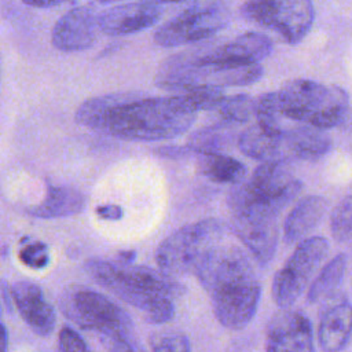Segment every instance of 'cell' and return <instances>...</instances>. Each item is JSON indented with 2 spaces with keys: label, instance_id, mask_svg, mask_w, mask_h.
<instances>
[{
  "label": "cell",
  "instance_id": "cell-15",
  "mask_svg": "<svg viewBox=\"0 0 352 352\" xmlns=\"http://www.w3.org/2000/svg\"><path fill=\"white\" fill-rule=\"evenodd\" d=\"M16 309L25 323L38 336L48 337L55 327V309L45 300L43 290L33 282L19 280L11 286Z\"/></svg>",
  "mask_w": 352,
  "mask_h": 352
},
{
  "label": "cell",
  "instance_id": "cell-27",
  "mask_svg": "<svg viewBox=\"0 0 352 352\" xmlns=\"http://www.w3.org/2000/svg\"><path fill=\"white\" fill-rule=\"evenodd\" d=\"M330 231L334 239L344 242L352 238V195L342 198L331 212Z\"/></svg>",
  "mask_w": 352,
  "mask_h": 352
},
{
  "label": "cell",
  "instance_id": "cell-25",
  "mask_svg": "<svg viewBox=\"0 0 352 352\" xmlns=\"http://www.w3.org/2000/svg\"><path fill=\"white\" fill-rule=\"evenodd\" d=\"M138 98L135 94H109L99 98H92L85 100L76 111V121L84 126H91L92 122L107 109L120 104L122 102Z\"/></svg>",
  "mask_w": 352,
  "mask_h": 352
},
{
  "label": "cell",
  "instance_id": "cell-17",
  "mask_svg": "<svg viewBox=\"0 0 352 352\" xmlns=\"http://www.w3.org/2000/svg\"><path fill=\"white\" fill-rule=\"evenodd\" d=\"M352 337V305L348 301H337L329 305L320 315L318 326V342L323 352L342 351Z\"/></svg>",
  "mask_w": 352,
  "mask_h": 352
},
{
  "label": "cell",
  "instance_id": "cell-31",
  "mask_svg": "<svg viewBox=\"0 0 352 352\" xmlns=\"http://www.w3.org/2000/svg\"><path fill=\"white\" fill-rule=\"evenodd\" d=\"M173 316H175V305H173L172 300L166 298V297L160 298L150 308V311L146 312V320L150 323H155V324L166 323L170 319H173Z\"/></svg>",
  "mask_w": 352,
  "mask_h": 352
},
{
  "label": "cell",
  "instance_id": "cell-20",
  "mask_svg": "<svg viewBox=\"0 0 352 352\" xmlns=\"http://www.w3.org/2000/svg\"><path fill=\"white\" fill-rule=\"evenodd\" d=\"M283 131L274 133L264 129L258 124H254L239 133L236 140L238 148L242 154L253 160L268 161L275 158H285L282 140Z\"/></svg>",
  "mask_w": 352,
  "mask_h": 352
},
{
  "label": "cell",
  "instance_id": "cell-13",
  "mask_svg": "<svg viewBox=\"0 0 352 352\" xmlns=\"http://www.w3.org/2000/svg\"><path fill=\"white\" fill-rule=\"evenodd\" d=\"M99 15L89 6H81L62 15L55 23L51 41L63 52H78L94 45L99 32Z\"/></svg>",
  "mask_w": 352,
  "mask_h": 352
},
{
  "label": "cell",
  "instance_id": "cell-38",
  "mask_svg": "<svg viewBox=\"0 0 352 352\" xmlns=\"http://www.w3.org/2000/svg\"><path fill=\"white\" fill-rule=\"evenodd\" d=\"M8 348V334L6 326L0 322V352H7Z\"/></svg>",
  "mask_w": 352,
  "mask_h": 352
},
{
  "label": "cell",
  "instance_id": "cell-19",
  "mask_svg": "<svg viewBox=\"0 0 352 352\" xmlns=\"http://www.w3.org/2000/svg\"><path fill=\"white\" fill-rule=\"evenodd\" d=\"M282 140L285 158L318 160L331 148V140L324 131L311 125L285 129Z\"/></svg>",
  "mask_w": 352,
  "mask_h": 352
},
{
  "label": "cell",
  "instance_id": "cell-14",
  "mask_svg": "<svg viewBox=\"0 0 352 352\" xmlns=\"http://www.w3.org/2000/svg\"><path fill=\"white\" fill-rule=\"evenodd\" d=\"M162 10L153 1H135L111 7L99 18V30L109 36H124L144 30L161 18Z\"/></svg>",
  "mask_w": 352,
  "mask_h": 352
},
{
  "label": "cell",
  "instance_id": "cell-9",
  "mask_svg": "<svg viewBox=\"0 0 352 352\" xmlns=\"http://www.w3.org/2000/svg\"><path fill=\"white\" fill-rule=\"evenodd\" d=\"M327 252L329 242L323 236H309L298 242L272 280V300L279 308H290L297 301Z\"/></svg>",
  "mask_w": 352,
  "mask_h": 352
},
{
  "label": "cell",
  "instance_id": "cell-29",
  "mask_svg": "<svg viewBox=\"0 0 352 352\" xmlns=\"http://www.w3.org/2000/svg\"><path fill=\"white\" fill-rule=\"evenodd\" d=\"M19 260L22 261L23 265L29 268L41 270L50 261L48 248L43 242H32L29 245H25L19 250Z\"/></svg>",
  "mask_w": 352,
  "mask_h": 352
},
{
  "label": "cell",
  "instance_id": "cell-41",
  "mask_svg": "<svg viewBox=\"0 0 352 352\" xmlns=\"http://www.w3.org/2000/svg\"><path fill=\"white\" fill-rule=\"evenodd\" d=\"M0 316H1V307H0Z\"/></svg>",
  "mask_w": 352,
  "mask_h": 352
},
{
  "label": "cell",
  "instance_id": "cell-28",
  "mask_svg": "<svg viewBox=\"0 0 352 352\" xmlns=\"http://www.w3.org/2000/svg\"><path fill=\"white\" fill-rule=\"evenodd\" d=\"M151 352H191L190 341L182 331L166 330L150 338Z\"/></svg>",
  "mask_w": 352,
  "mask_h": 352
},
{
  "label": "cell",
  "instance_id": "cell-7",
  "mask_svg": "<svg viewBox=\"0 0 352 352\" xmlns=\"http://www.w3.org/2000/svg\"><path fill=\"white\" fill-rule=\"evenodd\" d=\"M223 234V223L213 217L180 227L168 235L155 250L160 271L173 278L192 274L205 253L221 242Z\"/></svg>",
  "mask_w": 352,
  "mask_h": 352
},
{
  "label": "cell",
  "instance_id": "cell-36",
  "mask_svg": "<svg viewBox=\"0 0 352 352\" xmlns=\"http://www.w3.org/2000/svg\"><path fill=\"white\" fill-rule=\"evenodd\" d=\"M188 150V147H160L158 150H155V153L158 155H162V157H176L186 153Z\"/></svg>",
  "mask_w": 352,
  "mask_h": 352
},
{
  "label": "cell",
  "instance_id": "cell-22",
  "mask_svg": "<svg viewBox=\"0 0 352 352\" xmlns=\"http://www.w3.org/2000/svg\"><path fill=\"white\" fill-rule=\"evenodd\" d=\"M197 166L204 176L216 183L236 184L246 176V168L241 161L221 153L199 154Z\"/></svg>",
  "mask_w": 352,
  "mask_h": 352
},
{
  "label": "cell",
  "instance_id": "cell-21",
  "mask_svg": "<svg viewBox=\"0 0 352 352\" xmlns=\"http://www.w3.org/2000/svg\"><path fill=\"white\" fill-rule=\"evenodd\" d=\"M85 208V195L72 187L51 186L41 204L28 212L40 219H56L73 216L82 212Z\"/></svg>",
  "mask_w": 352,
  "mask_h": 352
},
{
  "label": "cell",
  "instance_id": "cell-8",
  "mask_svg": "<svg viewBox=\"0 0 352 352\" xmlns=\"http://www.w3.org/2000/svg\"><path fill=\"white\" fill-rule=\"evenodd\" d=\"M239 12L243 19L276 33L292 45L308 34L315 18L312 0H246Z\"/></svg>",
  "mask_w": 352,
  "mask_h": 352
},
{
  "label": "cell",
  "instance_id": "cell-10",
  "mask_svg": "<svg viewBox=\"0 0 352 352\" xmlns=\"http://www.w3.org/2000/svg\"><path fill=\"white\" fill-rule=\"evenodd\" d=\"M230 22V12L220 1L192 6L170 21L161 25L153 36L161 47H176L205 40L224 29Z\"/></svg>",
  "mask_w": 352,
  "mask_h": 352
},
{
  "label": "cell",
  "instance_id": "cell-24",
  "mask_svg": "<svg viewBox=\"0 0 352 352\" xmlns=\"http://www.w3.org/2000/svg\"><path fill=\"white\" fill-rule=\"evenodd\" d=\"M346 256L344 253L334 256L312 280L307 293V301L309 304H314L333 293V290L338 287L344 278Z\"/></svg>",
  "mask_w": 352,
  "mask_h": 352
},
{
  "label": "cell",
  "instance_id": "cell-26",
  "mask_svg": "<svg viewBox=\"0 0 352 352\" xmlns=\"http://www.w3.org/2000/svg\"><path fill=\"white\" fill-rule=\"evenodd\" d=\"M221 121L230 124L248 122L254 116V99L246 94L224 96L216 109Z\"/></svg>",
  "mask_w": 352,
  "mask_h": 352
},
{
  "label": "cell",
  "instance_id": "cell-40",
  "mask_svg": "<svg viewBox=\"0 0 352 352\" xmlns=\"http://www.w3.org/2000/svg\"><path fill=\"white\" fill-rule=\"evenodd\" d=\"M99 1H102V3H110V1H117V0H99Z\"/></svg>",
  "mask_w": 352,
  "mask_h": 352
},
{
  "label": "cell",
  "instance_id": "cell-35",
  "mask_svg": "<svg viewBox=\"0 0 352 352\" xmlns=\"http://www.w3.org/2000/svg\"><path fill=\"white\" fill-rule=\"evenodd\" d=\"M0 292H1V296H3V300H4V304H6L7 309L11 312L12 311V304H14L12 294H11V286H8L4 279L0 280Z\"/></svg>",
  "mask_w": 352,
  "mask_h": 352
},
{
  "label": "cell",
  "instance_id": "cell-2",
  "mask_svg": "<svg viewBox=\"0 0 352 352\" xmlns=\"http://www.w3.org/2000/svg\"><path fill=\"white\" fill-rule=\"evenodd\" d=\"M197 114V107L184 94L135 98L107 109L89 128L124 140H166L187 132Z\"/></svg>",
  "mask_w": 352,
  "mask_h": 352
},
{
  "label": "cell",
  "instance_id": "cell-5",
  "mask_svg": "<svg viewBox=\"0 0 352 352\" xmlns=\"http://www.w3.org/2000/svg\"><path fill=\"white\" fill-rule=\"evenodd\" d=\"M276 99L283 118L323 131L340 125L348 111V94L342 88L312 80L289 81L276 91Z\"/></svg>",
  "mask_w": 352,
  "mask_h": 352
},
{
  "label": "cell",
  "instance_id": "cell-4",
  "mask_svg": "<svg viewBox=\"0 0 352 352\" xmlns=\"http://www.w3.org/2000/svg\"><path fill=\"white\" fill-rule=\"evenodd\" d=\"M263 67L258 63H226L202 62L198 52L176 54L165 59L155 74V85L161 89L186 94L201 87H243L258 81L263 77Z\"/></svg>",
  "mask_w": 352,
  "mask_h": 352
},
{
  "label": "cell",
  "instance_id": "cell-11",
  "mask_svg": "<svg viewBox=\"0 0 352 352\" xmlns=\"http://www.w3.org/2000/svg\"><path fill=\"white\" fill-rule=\"evenodd\" d=\"M265 352H315L309 319L300 311L280 308L268 323Z\"/></svg>",
  "mask_w": 352,
  "mask_h": 352
},
{
  "label": "cell",
  "instance_id": "cell-37",
  "mask_svg": "<svg viewBox=\"0 0 352 352\" xmlns=\"http://www.w3.org/2000/svg\"><path fill=\"white\" fill-rule=\"evenodd\" d=\"M136 257L135 250H121L117 253V260L120 264H131Z\"/></svg>",
  "mask_w": 352,
  "mask_h": 352
},
{
  "label": "cell",
  "instance_id": "cell-6",
  "mask_svg": "<svg viewBox=\"0 0 352 352\" xmlns=\"http://www.w3.org/2000/svg\"><path fill=\"white\" fill-rule=\"evenodd\" d=\"M60 312L84 330L102 337L131 338L133 323L129 315L104 294L87 286L72 285L58 298Z\"/></svg>",
  "mask_w": 352,
  "mask_h": 352
},
{
  "label": "cell",
  "instance_id": "cell-18",
  "mask_svg": "<svg viewBox=\"0 0 352 352\" xmlns=\"http://www.w3.org/2000/svg\"><path fill=\"white\" fill-rule=\"evenodd\" d=\"M327 201L320 195H309L300 199L289 212L283 223V241L290 245L301 241L322 220Z\"/></svg>",
  "mask_w": 352,
  "mask_h": 352
},
{
  "label": "cell",
  "instance_id": "cell-16",
  "mask_svg": "<svg viewBox=\"0 0 352 352\" xmlns=\"http://www.w3.org/2000/svg\"><path fill=\"white\" fill-rule=\"evenodd\" d=\"M272 52V41L263 33L249 32L209 51L198 52L202 62L226 63H258Z\"/></svg>",
  "mask_w": 352,
  "mask_h": 352
},
{
  "label": "cell",
  "instance_id": "cell-30",
  "mask_svg": "<svg viewBox=\"0 0 352 352\" xmlns=\"http://www.w3.org/2000/svg\"><path fill=\"white\" fill-rule=\"evenodd\" d=\"M56 352H91L85 341L81 338V336L77 334L76 330H73L69 326H65L60 329L58 336V348Z\"/></svg>",
  "mask_w": 352,
  "mask_h": 352
},
{
  "label": "cell",
  "instance_id": "cell-32",
  "mask_svg": "<svg viewBox=\"0 0 352 352\" xmlns=\"http://www.w3.org/2000/svg\"><path fill=\"white\" fill-rule=\"evenodd\" d=\"M102 341L107 352H146L140 346H136L131 338L102 337Z\"/></svg>",
  "mask_w": 352,
  "mask_h": 352
},
{
  "label": "cell",
  "instance_id": "cell-33",
  "mask_svg": "<svg viewBox=\"0 0 352 352\" xmlns=\"http://www.w3.org/2000/svg\"><path fill=\"white\" fill-rule=\"evenodd\" d=\"M96 214L103 220H120L124 216V210L120 205H102L96 208Z\"/></svg>",
  "mask_w": 352,
  "mask_h": 352
},
{
  "label": "cell",
  "instance_id": "cell-23",
  "mask_svg": "<svg viewBox=\"0 0 352 352\" xmlns=\"http://www.w3.org/2000/svg\"><path fill=\"white\" fill-rule=\"evenodd\" d=\"M232 124L221 121L216 125H209L201 128L190 135L187 140V147L198 154H214L221 153L230 146L232 140Z\"/></svg>",
  "mask_w": 352,
  "mask_h": 352
},
{
  "label": "cell",
  "instance_id": "cell-39",
  "mask_svg": "<svg viewBox=\"0 0 352 352\" xmlns=\"http://www.w3.org/2000/svg\"><path fill=\"white\" fill-rule=\"evenodd\" d=\"M155 1H161V3H179L183 0H155Z\"/></svg>",
  "mask_w": 352,
  "mask_h": 352
},
{
  "label": "cell",
  "instance_id": "cell-1",
  "mask_svg": "<svg viewBox=\"0 0 352 352\" xmlns=\"http://www.w3.org/2000/svg\"><path fill=\"white\" fill-rule=\"evenodd\" d=\"M192 274L224 327L239 330L250 323L258 309L261 285L243 249L220 242L205 253Z\"/></svg>",
  "mask_w": 352,
  "mask_h": 352
},
{
  "label": "cell",
  "instance_id": "cell-3",
  "mask_svg": "<svg viewBox=\"0 0 352 352\" xmlns=\"http://www.w3.org/2000/svg\"><path fill=\"white\" fill-rule=\"evenodd\" d=\"M84 268L98 285L143 312L162 297L173 300L184 293V286L176 278L144 265L114 264L92 258Z\"/></svg>",
  "mask_w": 352,
  "mask_h": 352
},
{
  "label": "cell",
  "instance_id": "cell-12",
  "mask_svg": "<svg viewBox=\"0 0 352 352\" xmlns=\"http://www.w3.org/2000/svg\"><path fill=\"white\" fill-rule=\"evenodd\" d=\"M278 217L257 213H231V227L260 265L268 264L278 246Z\"/></svg>",
  "mask_w": 352,
  "mask_h": 352
},
{
  "label": "cell",
  "instance_id": "cell-34",
  "mask_svg": "<svg viewBox=\"0 0 352 352\" xmlns=\"http://www.w3.org/2000/svg\"><path fill=\"white\" fill-rule=\"evenodd\" d=\"M25 4L32 6V7H38V8H50L55 7L59 4H63L69 0H22Z\"/></svg>",
  "mask_w": 352,
  "mask_h": 352
}]
</instances>
